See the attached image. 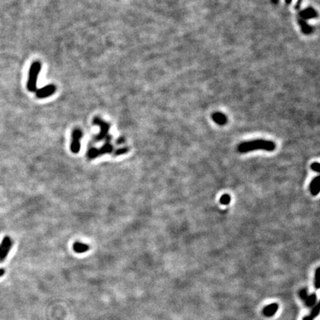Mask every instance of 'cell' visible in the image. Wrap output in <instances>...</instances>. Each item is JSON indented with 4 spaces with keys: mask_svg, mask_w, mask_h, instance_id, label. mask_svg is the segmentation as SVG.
Listing matches in <instances>:
<instances>
[{
    "mask_svg": "<svg viewBox=\"0 0 320 320\" xmlns=\"http://www.w3.org/2000/svg\"><path fill=\"white\" fill-rule=\"evenodd\" d=\"M298 23L299 25L302 32L303 33V34H310L313 31V28H312L311 25H308V23L306 22L305 20H303V19L299 18L298 19Z\"/></svg>",
    "mask_w": 320,
    "mask_h": 320,
    "instance_id": "11",
    "label": "cell"
},
{
    "mask_svg": "<svg viewBox=\"0 0 320 320\" xmlns=\"http://www.w3.org/2000/svg\"><path fill=\"white\" fill-rule=\"evenodd\" d=\"M319 167H320V165L319 162H313L311 165V169L313 170V171H315V172H317V173H319Z\"/></svg>",
    "mask_w": 320,
    "mask_h": 320,
    "instance_id": "15",
    "label": "cell"
},
{
    "mask_svg": "<svg viewBox=\"0 0 320 320\" xmlns=\"http://www.w3.org/2000/svg\"><path fill=\"white\" fill-rule=\"evenodd\" d=\"M12 241L9 237L4 238L0 244V262H2L7 257V254L12 247Z\"/></svg>",
    "mask_w": 320,
    "mask_h": 320,
    "instance_id": "6",
    "label": "cell"
},
{
    "mask_svg": "<svg viewBox=\"0 0 320 320\" xmlns=\"http://www.w3.org/2000/svg\"><path fill=\"white\" fill-rule=\"evenodd\" d=\"M5 274V270L4 269H0V277L2 276Z\"/></svg>",
    "mask_w": 320,
    "mask_h": 320,
    "instance_id": "18",
    "label": "cell"
},
{
    "mask_svg": "<svg viewBox=\"0 0 320 320\" xmlns=\"http://www.w3.org/2000/svg\"><path fill=\"white\" fill-rule=\"evenodd\" d=\"M302 2V0H298L297 2H296V6H295V8L296 9H299L300 7V5H301V4Z\"/></svg>",
    "mask_w": 320,
    "mask_h": 320,
    "instance_id": "16",
    "label": "cell"
},
{
    "mask_svg": "<svg viewBox=\"0 0 320 320\" xmlns=\"http://www.w3.org/2000/svg\"><path fill=\"white\" fill-rule=\"evenodd\" d=\"M212 120L219 125H224L228 122V117L221 112H216L212 114Z\"/></svg>",
    "mask_w": 320,
    "mask_h": 320,
    "instance_id": "9",
    "label": "cell"
},
{
    "mask_svg": "<svg viewBox=\"0 0 320 320\" xmlns=\"http://www.w3.org/2000/svg\"><path fill=\"white\" fill-rule=\"evenodd\" d=\"M56 91V87L54 85H46L42 88L37 89L36 91V97L39 99H45L54 94Z\"/></svg>",
    "mask_w": 320,
    "mask_h": 320,
    "instance_id": "7",
    "label": "cell"
},
{
    "mask_svg": "<svg viewBox=\"0 0 320 320\" xmlns=\"http://www.w3.org/2000/svg\"><path fill=\"white\" fill-rule=\"evenodd\" d=\"M285 2H286L287 4H290V3H291L292 0H285Z\"/></svg>",
    "mask_w": 320,
    "mask_h": 320,
    "instance_id": "19",
    "label": "cell"
},
{
    "mask_svg": "<svg viewBox=\"0 0 320 320\" xmlns=\"http://www.w3.org/2000/svg\"><path fill=\"white\" fill-rule=\"evenodd\" d=\"M128 151H129V149H128V148H120V149H118L116 152H115V156L122 155V154H125V153H128Z\"/></svg>",
    "mask_w": 320,
    "mask_h": 320,
    "instance_id": "14",
    "label": "cell"
},
{
    "mask_svg": "<svg viewBox=\"0 0 320 320\" xmlns=\"http://www.w3.org/2000/svg\"><path fill=\"white\" fill-rule=\"evenodd\" d=\"M276 148V144L274 142L265 139H256L244 142L238 146V151L240 153H247L257 150H263L266 151H274Z\"/></svg>",
    "mask_w": 320,
    "mask_h": 320,
    "instance_id": "1",
    "label": "cell"
},
{
    "mask_svg": "<svg viewBox=\"0 0 320 320\" xmlns=\"http://www.w3.org/2000/svg\"><path fill=\"white\" fill-rule=\"evenodd\" d=\"M124 142H125L124 138H120V139H117L116 143L117 144H122V143H124Z\"/></svg>",
    "mask_w": 320,
    "mask_h": 320,
    "instance_id": "17",
    "label": "cell"
},
{
    "mask_svg": "<svg viewBox=\"0 0 320 320\" xmlns=\"http://www.w3.org/2000/svg\"><path fill=\"white\" fill-rule=\"evenodd\" d=\"M82 131L79 128H75L72 132L71 151L73 153H78L80 151V140L82 138Z\"/></svg>",
    "mask_w": 320,
    "mask_h": 320,
    "instance_id": "5",
    "label": "cell"
},
{
    "mask_svg": "<svg viewBox=\"0 0 320 320\" xmlns=\"http://www.w3.org/2000/svg\"><path fill=\"white\" fill-rule=\"evenodd\" d=\"M272 2L274 3H277V2H278V0H272Z\"/></svg>",
    "mask_w": 320,
    "mask_h": 320,
    "instance_id": "20",
    "label": "cell"
},
{
    "mask_svg": "<svg viewBox=\"0 0 320 320\" xmlns=\"http://www.w3.org/2000/svg\"><path fill=\"white\" fill-rule=\"evenodd\" d=\"M41 63L40 62H33L31 65L28 73V79L27 82V88L30 92H36L37 90V79L41 71Z\"/></svg>",
    "mask_w": 320,
    "mask_h": 320,
    "instance_id": "2",
    "label": "cell"
},
{
    "mask_svg": "<svg viewBox=\"0 0 320 320\" xmlns=\"http://www.w3.org/2000/svg\"><path fill=\"white\" fill-rule=\"evenodd\" d=\"M111 136L108 135V136H107L106 138V142L103 145L102 147H100L99 148V149H97V148H91V149L88 150V151H87V157H88L89 159H95V158L98 157H99L100 155H102V154H105V153H111L113 151V149H114V148H113V146L110 143V140L111 139Z\"/></svg>",
    "mask_w": 320,
    "mask_h": 320,
    "instance_id": "3",
    "label": "cell"
},
{
    "mask_svg": "<svg viewBox=\"0 0 320 320\" xmlns=\"http://www.w3.org/2000/svg\"><path fill=\"white\" fill-rule=\"evenodd\" d=\"M231 202V196L229 194L222 195L220 198V203L222 205H228Z\"/></svg>",
    "mask_w": 320,
    "mask_h": 320,
    "instance_id": "13",
    "label": "cell"
},
{
    "mask_svg": "<svg viewBox=\"0 0 320 320\" xmlns=\"http://www.w3.org/2000/svg\"><path fill=\"white\" fill-rule=\"evenodd\" d=\"M93 123L99 126V128H100L99 134L94 137L95 142H99L101 141V140H103L108 136V131L111 127L110 124L107 123L106 122H105L104 120H102L99 117H94L93 120Z\"/></svg>",
    "mask_w": 320,
    "mask_h": 320,
    "instance_id": "4",
    "label": "cell"
},
{
    "mask_svg": "<svg viewBox=\"0 0 320 320\" xmlns=\"http://www.w3.org/2000/svg\"><path fill=\"white\" fill-rule=\"evenodd\" d=\"M73 251H75L76 253H82L86 252V251H88L90 247L87 245H86V244L82 243V242H76L73 244Z\"/></svg>",
    "mask_w": 320,
    "mask_h": 320,
    "instance_id": "12",
    "label": "cell"
},
{
    "mask_svg": "<svg viewBox=\"0 0 320 320\" xmlns=\"http://www.w3.org/2000/svg\"><path fill=\"white\" fill-rule=\"evenodd\" d=\"M310 191L313 196H317L320 191V178L319 176H316L310 184Z\"/></svg>",
    "mask_w": 320,
    "mask_h": 320,
    "instance_id": "10",
    "label": "cell"
},
{
    "mask_svg": "<svg viewBox=\"0 0 320 320\" xmlns=\"http://www.w3.org/2000/svg\"><path fill=\"white\" fill-rule=\"evenodd\" d=\"M317 16L318 13L317 11L313 7H308V8L302 10L299 12V18L303 19V20L317 18Z\"/></svg>",
    "mask_w": 320,
    "mask_h": 320,
    "instance_id": "8",
    "label": "cell"
}]
</instances>
